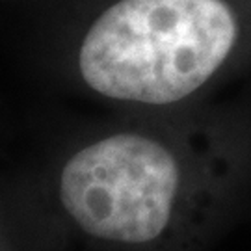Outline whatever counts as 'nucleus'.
Listing matches in <instances>:
<instances>
[{"label": "nucleus", "instance_id": "f257e3e1", "mask_svg": "<svg viewBox=\"0 0 251 251\" xmlns=\"http://www.w3.org/2000/svg\"><path fill=\"white\" fill-rule=\"evenodd\" d=\"M58 201L93 242L208 251L251 218V126L238 117H203L171 134L95 138L65 160Z\"/></svg>", "mask_w": 251, "mask_h": 251}, {"label": "nucleus", "instance_id": "f03ea898", "mask_svg": "<svg viewBox=\"0 0 251 251\" xmlns=\"http://www.w3.org/2000/svg\"><path fill=\"white\" fill-rule=\"evenodd\" d=\"M240 32L229 0H117L88 28L78 73L104 99L177 106L220 78Z\"/></svg>", "mask_w": 251, "mask_h": 251}]
</instances>
